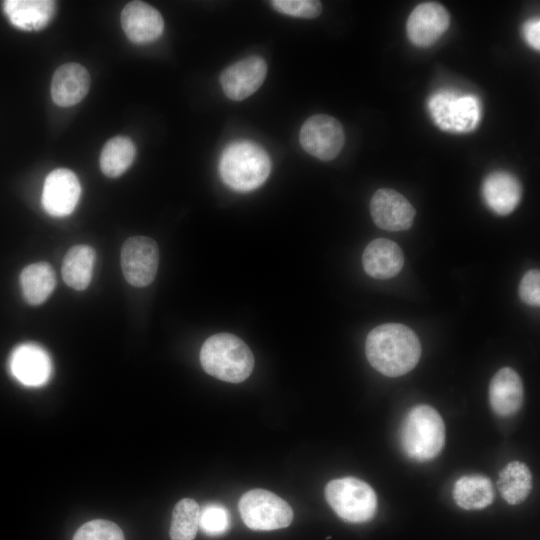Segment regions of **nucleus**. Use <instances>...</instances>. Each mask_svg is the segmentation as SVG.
Masks as SVG:
<instances>
[{
  "label": "nucleus",
  "instance_id": "6ab92c4d",
  "mask_svg": "<svg viewBox=\"0 0 540 540\" xmlns=\"http://www.w3.org/2000/svg\"><path fill=\"white\" fill-rule=\"evenodd\" d=\"M521 184L511 173L496 171L489 174L482 185L483 199L494 213L507 215L521 200Z\"/></svg>",
  "mask_w": 540,
  "mask_h": 540
},
{
  "label": "nucleus",
  "instance_id": "c756f323",
  "mask_svg": "<svg viewBox=\"0 0 540 540\" xmlns=\"http://www.w3.org/2000/svg\"><path fill=\"white\" fill-rule=\"evenodd\" d=\"M519 296L530 306L540 304V272L537 269L527 271L519 284Z\"/></svg>",
  "mask_w": 540,
  "mask_h": 540
},
{
  "label": "nucleus",
  "instance_id": "a878e982",
  "mask_svg": "<svg viewBox=\"0 0 540 540\" xmlns=\"http://www.w3.org/2000/svg\"><path fill=\"white\" fill-rule=\"evenodd\" d=\"M200 507L190 498L180 500L172 512L171 540H194L199 527Z\"/></svg>",
  "mask_w": 540,
  "mask_h": 540
},
{
  "label": "nucleus",
  "instance_id": "7ed1b4c3",
  "mask_svg": "<svg viewBox=\"0 0 540 540\" xmlns=\"http://www.w3.org/2000/svg\"><path fill=\"white\" fill-rule=\"evenodd\" d=\"M399 440L409 458L419 462L435 458L445 443V426L440 414L428 405L414 406L402 421Z\"/></svg>",
  "mask_w": 540,
  "mask_h": 540
},
{
  "label": "nucleus",
  "instance_id": "cd10ccee",
  "mask_svg": "<svg viewBox=\"0 0 540 540\" xmlns=\"http://www.w3.org/2000/svg\"><path fill=\"white\" fill-rule=\"evenodd\" d=\"M230 526L227 509L219 504H210L200 510L199 527L208 535L224 534Z\"/></svg>",
  "mask_w": 540,
  "mask_h": 540
},
{
  "label": "nucleus",
  "instance_id": "ddd939ff",
  "mask_svg": "<svg viewBox=\"0 0 540 540\" xmlns=\"http://www.w3.org/2000/svg\"><path fill=\"white\" fill-rule=\"evenodd\" d=\"M450 16L446 8L436 2H424L414 8L407 20V35L416 46L434 44L448 29Z\"/></svg>",
  "mask_w": 540,
  "mask_h": 540
},
{
  "label": "nucleus",
  "instance_id": "6e6552de",
  "mask_svg": "<svg viewBox=\"0 0 540 540\" xmlns=\"http://www.w3.org/2000/svg\"><path fill=\"white\" fill-rule=\"evenodd\" d=\"M344 130L332 116L317 114L309 117L300 130V144L312 156L328 161L334 159L344 145Z\"/></svg>",
  "mask_w": 540,
  "mask_h": 540
},
{
  "label": "nucleus",
  "instance_id": "aec40b11",
  "mask_svg": "<svg viewBox=\"0 0 540 540\" xmlns=\"http://www.w3.org/2000/svg\"><path fill=\"white\" fill-rule=\"evenodd\" d=\"M56 3L50 0H6L3 10L15 27L33 31L45 27L54 16Z\"/></svg>",
  "mask_w": 540,
  "mask_h": 540
},
{
  "label": "nucleus",
  "instance_id": "b1692460",
  "mask_svg": "<svg viewBox=\"0 0 540 540\" xmlns=\"http://www.w3.org/2000/svg\"><path fill=\"white\" fill-rule=\"evenodd\" d=\"M498 490L502 498L510 505L523 502L532 488V475L522 462L508 463L499 473Z\"/></svg>",
  "mask_w": 540,
  "mask_h": 540
},
{
  "label": "nucleus",
  "instance_id": "9d476101",
  "mask_svg": "<svg viewBox=\"0 0 540 540\" xmlns=\"http://www.w3.org/2000/svg\"><path fill=\"white\" fill-rule=\"evenodd\" d=\"M370 213L381 229L402 231L412 226L416 212L403 195L393 189L381 188L370 200Z\"/></svg>",
  "mask_w": 540,
  "mask_h": 540
},
{
  "label": "nucleus",
  "instance_id": "5701e85b",
  "mask_svg": "<svg viewBox=\"0 0 540 540\" xmlns=\"http://www.w3.org/2000/svg\"><path fill=\"white\" fill-rule=\"evenodd\" d=\"M20 283L25 300L31 305H39L55 287V272L48 263H34L23 269Z\"/></svg>",
  "mask_w": 540,
  "mask_h": 540
},
{
  "label": "nucleus",
  "instance_id": "423d86ee",
  "mask_svg": "<svg viewBox=\"0 0 540 540\" xmlns=\"http://www.w3.org/2000/svg\"><path fill=\"white\" fill-rule=\"evenodd\" d=\"M428 109L440 129L453 133L472 131L481 119V105L476 96L460 95L450 90L433 94L428 101Z\"/></svg>",
  "mask_w": 540,
  "mask_h": 540
},
{
  "label": "nucleus",
  "instance_id": "9b49d317",
  "mask_svg": "<svg viewBox=\"0 0 540 540\" xmlns=\"http://www.w3.org/2000/svg\"><path fill=\"white\" fill-rule=\"evenodd\" d=\"M267 74V64L259 56H249L226 68L221 76L225 95L235 101L252 95L262 85Z\"/></svg>",
  "mask_w": 540,
  "mask_h": 540
},
{
  "label": "nucleus",
  "instance_id": "c85d7f7f",
  "mask_svg": "<svg viewBox=\"0 0 540 540\" xmlns=\"http://www.w3.org/2000/svg\"><path fill=\"white\" fill-rule=\"evenodd\" d=\"M271 5L280 13L306 19L318 17L322 10L316 0H273Z\"/></svg>",
  "mask_w": 540,
  "mask_h": 540
},
{
  "label": "nucleus",
  "instance_id": "4be33fe9",
  "mask_svg": "<svg viewBox=\"0 0 540 540\" xmlns=\"http://www.w3.org/2000/svg\"><path fill=\"white\" fill-rule=\"evenodd\" d=\"M95 256V250L88 245L73 246L63 259L64 282L75 290L86 289L92 278Z\"/></svg>",
  "mask_w": 540,
  "mask_h": 540
},
{
  "label": "nucleus",
  "instance_id": "dca6fc26",
  "mask_svg": "<svg viewBox=\"0 0 540 540\" xmlns=\"http://www.w3.org/2000/svg\"><path fill=\"white\" fill-rule=\"evenodd\" d=\"M90 75L78 63H65L54 72L51 81V97L60 107H70L79 103L90 87Z\"/></svg>",
  "mask_w": 540,
  "mask_h": 540
},
{
  "label": "nucleus",
  "instance_id": "f03ea898",
  "mask_svg": "<svg viewBox=\"0 0 540 540\" xmlns=\"http://www.w3.org/2000/svg\"><path fill=\"white\" fill-rule=\"evenodd\" d=\"M200 362L209 375L230 383L246 380L254 368L249 347L230 333L210 336L202 345Z\"/></svg>",
  "mask_w": 540,
  "mask_h": 540
},
{
  "label": "nucleus",
  "instance_id": "39448f33",
  "mask_svg": "<svg viewBox=\"0 0 540 540\" xmlns=\"http://www.w3.org/2000/svg\"><path fill=\"white\" fill-rule=\"evenodd\" d=\"M325 497L334 512L346 522H368L376 514V494L370 485L358 478L331 480L325 487Z\"/></svg>",
  "mask_w": 540,
  "mask_h": 540
},
{
  "label": "nucleus",
  "instance_id": "f8f14e48",
  "mask_svg": "<svg viewBox=\"0 0 540 540\" xmlns=\"http://www.w3.org/2000/svg\"><path fill=\"white\" fill-rule=\"evenodd\" d=\"M80 193V183L71 170L65 168L53 170L44 182L43 208L52 216H67L75 209Z\"/></svg>",
  "mask_w": 540,
  "mask_h": 540
},
{
  "label": "nucleus",
  "instance_id": "1a4fd4ad",
  "mask_svg": "<svg viewBox=\"0 0 540 540\" xmlns=\"http://www.w3.org/2000/svg\"><path fill=\"white\" fill-rule=\"evenodd\" d=\"M159 263L156 242L145 236L126 240L121 249V267L126 281L135 287H145L155 278Z\"/></svg>",
  "mask_w": 540,
  "mask_h": 540
},
{
  "label": "nucleus",
  "instance_id": "393cba45",
  "mask_svg": "<svg viewBox=\"0 0 540 540\" xmlns=\"http://www.w3.org/2000/svg\"><path fill=\"white\" fill-rule=\"evenodd\" d=\"M136 149L132 140L125 136H116L108 140L100 154V168L111 178L123 174L132 164Z\"/></svg>",
  "mask_w": 540,
  "mask_h": 540
},
{
  "label": "nucleus",
  "instance_id": "bb28decb",
  "mask_svg": "<svg viewBox=\"0 0 540 540\" xmlns=\"http://www.w3.org/2000/svg\"><path fill=\"white\" fill-rule=\"evenodd\" d=\"M73 540H124L122 530L111 521L97 519L82 525Z\"/></svg>",
  "mask_w": 540,
  "mask_h": 540
},
{
  "label": "nucleus",
  "instance_id": "7c9ffc66",
  "mask_svg": "<svg viewBox=\"0 0 540 540\" xmlns=\"http://www.w3.org/2000/svg\"><path fill=\"white\" fill-rule=\"evenodd\" d=\"M523 34L527 43L535 50L540 49V21L539 18L528 20L523 27Z\"/></svg>",
  "mask_w": 540,
  "mask_h": 540
},
{
  "label": "nucleus",
  "instance_id": "4468645a",
  "mask_svg": "<svg viewBox=\"0 0 540 540\" xmlns=\"http://www.w3.org/2000/svg\"><path fill=\"white\" fill-rule=\"evenodd\" d=\"M10 370L21 384L38 387L49 380L52 364L43 348L36 344L26 343L13 350L10 357Z\"/></svg>",
  "mask_w": 540,
  "mask_h": 540
},
{
  "label": "nucleus",
  "instance_id": "a211bd4d",
  "mask_svg": "<svg viewBox=\"0 0 540 540\" xmlns=\"http://www.w3.org/2000/svg\"><path fill=\"white\" fill-rule=\"evenodd\" d=\"M362 264L369 276L376 279H389L401 271L404 256L397 243L386 238H377L364 249Z\"/></svg>",
  "mask_w": 540,
  "mask_h": 540
},
{
  "label": "nucleus",
  "instance_id": "0eeeda50",
  "mask_svg": "<svg viewBox=\"0 0 540 540\" xmlns=\"http://www.w3.org/2000/svg\"><path fill=\"white\" fill-rule=\"evenodd\" d=\"M241 518L252 530L269 531L289 526L293 520L290 505L278 495L264 490L246 492L238 504Z\"/></svg>",
  "mask_w": 540,
  "mask_h": 540
},
{
  "label": "nucleus",
  "instance_id": "f3484780",
  "mask_svg": "<svg viewBox=\"0 0 540 540\" xmlns=\"http://www.w3.org/2000/svg\"><path fill=\"white\" fill-rule=\"evenodd\" d=\"M523 385L520 376L512 368H501L489 385V403L500 417L514 415L521 408Z\"/></svg>",
  "mask_w": 540,
  "mask_h": 540
},
{
  "label": "nucleus",
  "instance_id": "2eb2a0df",
  "mask_svg": "<svg viewBox=\"0 0 540 540\" xmlns=\"http://www.w3.org/2000/svg\"><path fill=\"white\" fill-rule=\"evenodd\" d=\"M121 25L130 41L144 44L159 38L164 29V20L150 4L132 1L122 10Z\"/></svg>",
  "mask_w": 540,
  "mask_h": 540
},
{
  "label": "nucleus",
  "instance_id": "412c9836",
  "mask_svg": "<svg viewBox=\"0 0 540 540\" xmlns=\"http://www.w3.org/2000/svg\"><path fill=\"white\" fill-rule=\"evenodd\" d=\"M456 504L465 510H478L489 506L494 499V490L489 478L482 475L460 477L453 487Z\"/></svg>",
  "mask_w": 540,
  "mask_h": 540
},
{
  "label": "nucleus",
  "instance_id": "f257e3e1",
  "mask_svg": "<svg viewBox=\"0 0 540 540\" xmlns=\"http://www.w3.org/2000/svg\"><path fill=\"white\" fill-rule=\"evenodd\" d=\"M368 362L381 374L397 377L410 372L421 356L416 333L399 323H386L372 329L366 338Z\"/></svg>",
  "mask_w": 540,
  "mask_h": 540
},
{
  "label": "nucleus",
  "instance_id": "20e7f679",
  "mask_svg": "<svg viewBox=\"0 0 540 540\" xmlns=\"http://www.w3.org/2000/svg\"><path fill=\"white\" fill-rule=\"evenodd\" d=\"M271 170L266 151L249 141L230 144L221 156L220 174L230 188L247 192L261 186Z\"/></svg>",
  "mask_w": 540,
  "mask_h": 540
}]
</instances>
